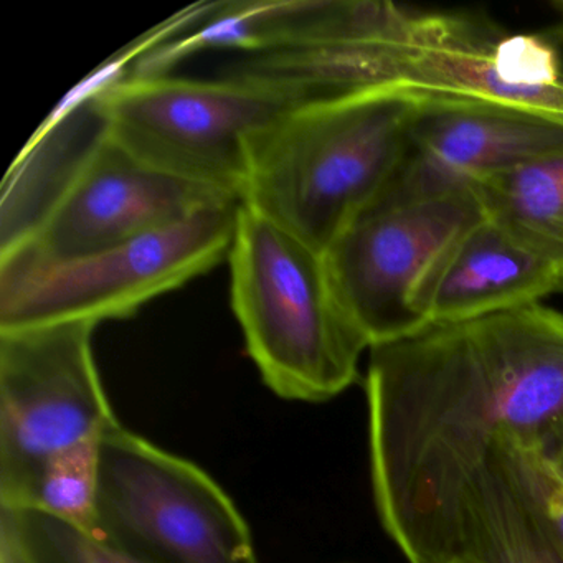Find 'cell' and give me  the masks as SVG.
Wrapping results in <instances>:
<instances>
[{"label": "cell", "mask_w": 563, "mask_h": 563, "mask_svg": "<svg viewBox=\"0 0 563 563\" xmlns=\"http://www.w3.org/2000/svg\"><path fill=\"white\" fill-rule=\"evenodd\" d=\"M368 351V461L382 523L499 434L545 450L563 428V314L540 302L424 322Z\"/></svg>", "instance_id": "6da1fadb"}, {"label": "cell", "mask_w": 563, "mask_h": 563, "mask_svg": "<svg viewBox=\"0 0 563 563\" xmlns=\"http://www.w3.org/2000/svg\"><path fill=\"white\" fill-rule=\"evenodd\" d=\"M240 203H222L97 255L0 282V331L136 314L219 265L232 249Z\"/></svg>", "instance_id": "8992f818"}, {"label": "cell", "mask_w": 563, "mask_h": 563, "mask_svg": "<svg viewBox=\"0 0 563 563\" xmlns=\"http://www.w3.org/2000/svg\"><path fill=\"white\" fill-rule=\"evenodd\" d=\"M560 292H563V286H562V291H560Z\"/></svg>", "instance_id": "7402d4cb"}, {"label": "cell", "mask_w": 563, "mask_h": 563, "mask_svg": "<svg viewBox=\"0 0 563 563\" xmlns=\"http://www.w3.org/2000/svg\"><path fill=\"white\" fill-rule=\"evenodd\" d=\"M483 217L474 192L417 197L387 186L341 230L325 266L371 347L424 324L415 306L421 285Z\"/></svg>", "instance_id": "ba28073f"}, {"label": "cell", "mask_w": 563, "mask_h": 563, "mask_svg": "<svg viewBox=\"0 0 563 563\" xmlns=\"http://www.w3.org/2000/svg\"><path fill=\"white\" fill-rule=\"evenodd\" d=\"M0 563H32L18 533L2 517H0Z\"/></svg>", "instance_id": "d6986e66"}, {"label": "cell", "mask_w": 563, "mask_h": 563, "mask_svg": "<svg viewBox=\"0 0 563 563\" xmlns=\"http://www.w3.org/2000/svg\"><path fill=\"white\" fill-rule=\"evenodd\" d=\"M418 107L395 85L286 108L245 137L242 202L324 255L397 173Z\"/></svg>", "instance_id": "7a4b0ae2"}, {"label": "cell", "mask_w": 563, "mask_h": 563, "mask_svg": "<svg viewBox=\"0 0 563 563\" xmlns=\"http://www.w3.org/2000/svg\"><path fill=\"white\" fill-rule=\"evenodd\" d=\"M368 2L355 0H227L210 2L190 27L133 62L130 75H169L190 55L216 48L258 54L324 44L354 31L367 15Z\"/></svg>", "instance_id": "4fadbf2b"}, {"label": "cell", "mask_w": 563, "mask_h": 563, "mask_svg": "<svg viewBox=\"0 0 563 563\" xmlns=\"http://www.w3.org/2000/svg\"><path fill=\"white\" fill-rule=\"evenodd\" d=\"M543 453V456L549 461L552 470L555 471L556 476L562 479L563 483V428L560 430V433L553 438L552 443L545 448V450H540Z\"/></svg>", "instance_id": "ffe728a7"}, {"label": "cell", "mask_w": 563, "mask_h": 563, "mask_svg": "<svg viewBox=\"0 0 563 563\" xmlns=\"http://www.w3.org/2000/svg\"><path fill=\"white\" fill-rule=\"evenodd\" d=\"M562 279L486 216L431 269L415 306L424 322L461 321L542 301Z\"/></svg>", "instance_id": "5bb4252c"}, {"label": "cell", "mask_w": 563, "mask_h": 563, "mask_svg": "<svg viewBox=\"0 0 563 563\" xmlns=\"http://www.w3.org/2000/svg\"><path fill=\"white\" fill-rule=\"evenodd\" d=\"M229 260L233 312L273 394L322 404L357 382L371 344L339 301L321 252L242 202Z\"/></svg>", "instance_id": "3957f363"}, {"label": "cell", "mask_w": 563, "mask_h": 563, "mask_svg": "<svg viewBox=\"0 0 563 563\" xmlns=\"http://www.w3.org/2000/svg\"><path fill=\"white\" fill-rule=\"evenodd\" d=\"M232 202L242 200L151 169L103 126L41 219L0 249V282L97 255Z\"/></svg>", "instance_id": "52a82bcc"}, {"label": "cell", "mask_w": 563, "mask_h": 563, "mask_svg": "<svg viewBox=\"0 0 563 563\" xmlns=\"http://www.w3.org/2000/svg\"><path fill=\"white\" fill-rule=\"evenodd\" d=\"M97 536L144 563H260L229 494L121 423L101 441Z\"/></svg>", "instance_id": "5b68a950"}, {"label": "cell", "mask_w": 563, "mask_h": 563, "mask_svg": "<svg viewBox=\"0 0 563 563\" xmlns=\"http://www.w3.org/2000/svg\"><path fill=\"white\" fill-rule=\"evenodd\" d=\"M384 529L408 563H563L493 444Z\"/></svg>", "instance_id": "8fae6325"}, {"label": "cell", "mask_w": 563, "mask_h": 563, "mask_svg": "<svg viewBox=\"0 0 563 563\" xmlns=\"http://www.w3.org/2000/svg\"><path fill=\"white\" fill-rule=\"evenodd\" d=\"M95 328L0 331V503L45 461L120 424L95 362Z\"/></svg>", "instance_id": "9c48e42d"}, {"label": "cell", "mask_w": 563, "mask_h": 563, "mask_svg": "<svg viewBox=\"0 0 563 563\" xmlns=\"http://www.w3.org/2000/svg\"><path fill=\"white\" fill-rule=\"evenodd\" d=\"M32 563H144L121 552L97 533L34 510L0 509Z\"/></svg>", "instance_id": "e0dca14e"}, {"label": "cell", "mask_w": 563, "mask_h": 563, "mask_svg": "<svg viewBox=\"0 0 563 563\" xmlns=\"http://www.w3.org/2000/svg\"><path fill=\"white\" fill-rule=\"evenodd\" d=\"M563 153V124L466 103L420 101L388 187L407 196L474 192L477 186Z\"/></svg>", "instance_id": "7c38bea8"}, {"label": "cell", "mask_w": 563, "mask_h": 563, "mask_svg": "<svg viewBox=\"0 0 563 563\" xmlns=\"http://www.w3.org/2000/svg\"><path fill=\"white\" fill-rule=\"evenodd\" d=\"M487 219L550 266L563 286V153L486 180L474 189Z\"/></svg>", "instance_id": "9a60e30c"}, {"label": "cell", "mask_w": 563, "mask_h": 563, "mask_svg": "<svg viewBox=\"0 0 563 563\" xmlns=\"http://www.w3.org/2000/svg\"><path fill=\"white\" fill-rule=\"evenodd\" d=\"M490 444L514 486L532 507L556 549L563 553L562 479L539 448L527 446L503 434L494 438Z\"/></svg>", "instance_id": "ac0fdd59"}, {"label": "cell", "mask_w": 563, "mask_h": 563, "mask_svg": "<svg viewBox=\"0 0 563 563\" xmlns=\"http://www.w3.org/2000/svg\"><path fill=\"white\" fill-rule=\"evenodd\" d=\"M398 87L423 103H466L563 124V24L514 34L477 12L408 9Z\"/></svg>", "instance_id": "30bf717a"}, {"label": "cell", "mask_w": 563, "mask_h": 563, "mask_svg": "<svg viewBox=\"0 0 563 563\" xmlns=\"http://www.w3.org/2000/svg\"><path fill=\"white\" fill-rule=\"evenodd\" d=\"M108 136L151 169L242 200L245 137L292 107L243 75L194 80L120 75L88 90Z\"/></svg>", "instance_id": "277c9868"}, {"label": "cell", "mask_w": 563, "mask_h": 563, "mask_svg": "<svg viewBox=\"0 0 563 563\" xmlns=\"http://www.w3.org/2000/svg\"><path fill=\"white\" fill-rule=\"evenodd\" d=\"M101 441H87L45 461L0 509L34 510L97 533Z\"/></svg>", "instance_id": "2e32d148"}, {"label": "cell", "mask_w": 563, "mask_h": 563, "mask_svg": "<svg viewBox=\"0 0 563 563\" xmlns=\"http://www.w3.org/2000/svg\"><path fill=\"white\" fill-rule=\"evenodd\" d=\"M556 9H559L560 12H563V2H559V4H556Z\"/></svg>", "instance_id": "44dd1931"}]
</instances>
